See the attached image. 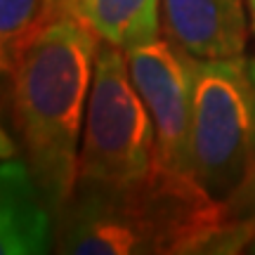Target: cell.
Masks as SVG:
<instances>
[{
  "label": "cell",
  "mask_w": 255,
  "mask_h": 255,
  "mask_svg": "<svg viewBox=\"0 0 255 255\" xmlns=\"http://www.w3.org/2000/svg\"><path fill=\"white\" fill-rule=\"evenodd\" d=\"M97 47V33L64 12L19 50L7 71L19 149L55 215L78 182Z\"/></svg>",
  "instance_id": "cell-1"
},
{
  "label": "cell",
  "mask_w": 255,
  "mask_h": 255,
  "mask_svg": "<svg viewBox=\"0 0 255 255\" xmlns=\"http://www.w3.org/2000/svg\"><path fill=\"white\" fill-rule=\"evenodd\" d=\"M191 180L234 227L255 189V59L194 64Z\"/></svg>",
  "instance_id": "cell-2"
},
{
  "label": "cell",
  "mask_w": 255,
  "mask_h": 255,
  "mask_svg": "<svg viewBox=\"0 0 255 255\" xmlns=\"http://www.w3.org/2000/svg\"><path fill=\"white\" fill-rule=\"evenodd\" d=\"M156 135L126 50L100 40L78 154V182L132 189L154 180Z\"/></svg>",
  "instance_id": "cell-3"
},
{
  "label": "cell",
  "mask_w": 255,
  "mask_h": 255,
  "mask_svg": "<svg viewBox=\"0 0 255 255\" xmlns=\"http://www.w3.org/2000/svg\"><path fill=\"white\" fill-rule=\"evenodd\" d=\"M128 71L142 95L156 135V170L168 184L199 194L191 180V114L194 64L182 47L168 38L126 50Z\"/></svg>",
  "instance_id": "cell-4"
},
{
  "label": "cell",
  "mask_w": 255,
  "mask_h": 255,
  "mask_svg": "<svg viewBox=\"0 0 255 255\" xmlns=\"http://www.w3.org/2000/svg\"><path fill=\"white\" fill-rule=\"evenodd\" d=\"M248 0H163V31L194 59L244 55Z\"/></svg>",
  "instance_id": "cell-5"
},
{
  "label": "cell",
  "mask_w": 255,
  "mask_h": 255,
  "mask_svg": "<svg viewBox=\"0 0 255 255\" xmlns=\"http://www.w3.org/2000/svg\"><path fill=\"white\" fill-rule=\"evenodd\" d=\"M55 244V213L24 156L0 161V255H45Z\"/></svg>",
  "instance_id": "cell-6"
},
{
  "label": "cell",
  "mask_w": 255,
  "mask_h": 255,
  "mask_svg": "<svg viewBox=\"0 0 255 255\" xmlns=\"http://www.w3.org/2000/svg\"><path fill=\"white\" fill-rule=\"evenodd\" d=\"M163 0H73L71 14L121 50L146 45L161 33Z\"/></svg>",
  "instance_id": "cell-7"
},
{
  "label": "cell",
  "mask_w": 255,
  "mask_h": 255,
  "mask_svg": "<svg viewBox=\"0 0 255 255\" xmlns=\"http://www.w3.org/2000/svg\"><path fill=\"white\" fill-rule=\"evenodd\" d=\"M57 14V0H0V62L5 73L19 50Z\"/></svg>",
  "instance_id": "cell-8"
},
{
  "label": "cell",
  "mask_w": 255,
  "mask_h": 255,
  "mask_svg": "<svg viewBox=\"0 0 255 255\" xmlns=\"http://www.w3.org/2000/svg\"><path fill=\"white\" fill-rule=\"evenodd\" d=\"M234 227H239L248 237V241L255 237V189L251 194V199L246 201V206L241 208V213L234 220Z\"/></svg>",
  "instance_id": "cell-9"
},
{
  "label": "cell",
  "mask_w": 255,
  "mask_h": 255,
  "mask_svg": "<svg viewBox=\"0 0 255 255\" xmlns=\"http://www.w3.org/2000/svg\"><path fill=\"white\" fill-rule=\"evenodd\" d=\"M14 151H17V146H14V142H12V137L2 130V126H0V161L2 158H9V156H14Z\"/></svg>",
  "instance_id": "cell-10"
},
{
  "label": "cell",
  "mask_w": 255,
  "mask_h": 255,
  "mask_svg": "<svg viewBox=\"0 0 255 255\" xmlns=\"http://www.w3.org/2000/svg\"><path fill=\"white\" fill-rule=\"evenodd\" d=\"M71 2H73V0H57L59 14H64V12H71Z\"/></svg>",
  "instance_id": "cell-11"
},
{
  "label": "cell",
  "mask_w": 255,
  "mask_h": 255,
  "mask_svg": "<svg viewBox=\"0 0 255 255\" xmlns=\"http://www.w3.org/2000/svg\"><path fill=\"white\" fill-rule=\"evenodd\" d=\"M248 14H251V26L255 31V0H248Z\"/></svg>",
  "instance_id": "cell-12"
},
{
  "label": "cell",
  "mask_w": 255,
  "mask_h": 255,
  "mask_svg": "<svg viewBox=\"0 0 255 255\" xmlns=\"http://www.w3.org/2000/svg\"><path fill=\"white\" fill-rule=\"evenodd\" d=\"M246 251H248V253H255V237H253V239H251V241H248V244H246Z\"/></svg>",
  "instance_id": "cell-13"
},
{
  "label": "cell",
  "mask_w": 255,
  "mask_h": 255,
  "mask_svg": "<svg viewBox=\"0 0 255 255\" xmlns=\"http://www.w3.org/2000/svg\"><path fill=\"white\" fill-rule=\"evenodd\" d=\"M2 76H7V73H5V66H2V62H0V78H2Z\"/></svg>",
  "instance_id": "cell-14"
}]
</instances>
